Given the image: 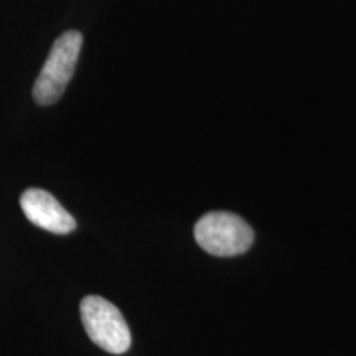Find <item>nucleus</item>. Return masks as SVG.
<instances>
[{
  "label": "nucleus",
  "instance_id": "nucleus-1",
  "mask_svg": "<svg viewBox=\"0 0 356 356\" xmlns=\"http://www.w3.org/2000/svg\"><path fill=\"white\" fill-rule=\"evenodd\" d=\"M83 47V35L66 32L53 44L44 61L42 73L33 86V99L40 106H51L63 96L66 86L73 78Z\"/></svg>",
  "mask_w": 356,
  "mask_h": 356
},
{
  "label": "nucleus",
  "instance_id": "nucleus-2",
  "mask_svg": "<svg viewBox=\"0 0 356 356\" xmlns=\"http://www.w3.org/2000/svg\"><path fill=\"white\" fill-rule=\"evenodd\" d=\"M195 239L208 254L231 257L246 252L254 241L251 226L233 213L213 211L195 225Z\"/></svg>",
  "mask_w": 356,
  "mask_h": 356
},
{
  "label": "nucleus",
  "instance_id": "nucleus-3",
  "mask_svg": "<svg viewBox=\"0 0 356 356\" xmlns=\"http://www.w3.org/2000/svg\"><path fill=\"white\" fill-rule=\"evenodd\" d=\"M79 310L84 330L92 343L113 355H122L131 348V330L114 304L99 296H88L81 300Z\"/></svg>",
  "mask_w": 356,
  "mask_h": 356
},
{
  "label": "nucleus",
  "instance_id": "nucleus-4",
  "mask_svg": "<svg viewBox=\"0 0 356 356\" xmlns=\"http://www.w3.org/2000/svg\"><path fill=\"white\" fill-rule=\"evenodd\" d=\"M20 207L29 221L53 234H70L76 229V221L48 191L29 188L20 197Z\"/></svg>",
  "mask_w": 356,
  "mask_h": 356
}]
</instances>
